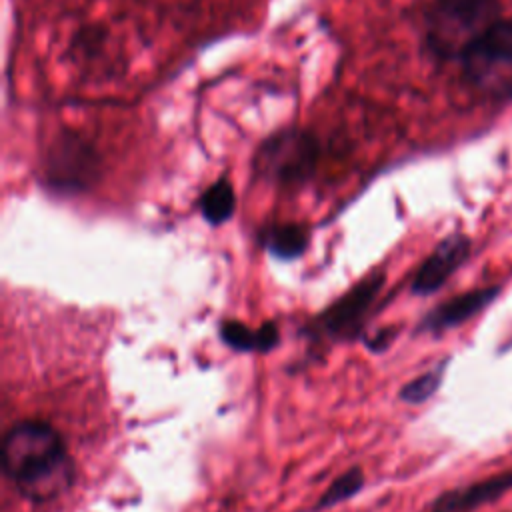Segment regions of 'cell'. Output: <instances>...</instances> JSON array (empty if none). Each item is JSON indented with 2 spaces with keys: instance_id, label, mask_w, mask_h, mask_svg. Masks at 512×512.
<instances>
[{
  "instance_id": "1",
  "label": "cell",
  "mask_w": 512,
  "mask_h": 512,
  "mask_svg": "<svg viewBox=\"0 0 512 512\" xmlns=\"http://www.w3.org/2000/svg\"><path fill=\"white\" fill-rule=\"evenodd\" d=\"M2 468L32 502L60 496L74 478V464L60 434L44 422H18L6 432Z\"/></svg>"
},
{
  "instance_id": "2",
  "label": "cell",
  "mask_w": 512,
  "mask_h": 512,
  "mask_svg": "<svg viewBox=\"0 0 512 512\" xmlns=\"http://www.w3.org/2000/svg\"><path fill=\"white\" fill-rule=\"evenodd\" d=\"M498 0H434L424 16V44L438 60L462 56L498 22Z\"/></svg>"
},
{
  "instance_id": "3",
  "label": "cell",
  "mask_w": 512,
  "mask_h": 512,
  "mask_svg": "<svg viewBox=\"0 0 512 512\" xmlns=\"http://www.w3.org/2000/svg\"><path fill=\"white\" fill-rule=\"evenodd\" d=\"M320 146L302 128H284L268 136L254 154V172L276 186L304 184L316 170Z\"/></svg>"
},
{
  "instance_id": "4",
  "label": "cell",
  "mask_w": 512,
  "mask_h": 512,
  "mask_svg": "<svg viewBox=\"0 0 512 512\" xmlns=\"http://www.w3.org/2000/svg\"><path fill=\"white\" fill-rule=\"evenodd\" d=\"M464 78L492 98H512V22L498 20L464 56Z\"/></svg>"
},
{
  "instance_id": "5",
  "label": "cell",
  "mask_w": 512,
  "mask_h": 512,
  "mask_svg": "<svg viewBox=\"0 0 512 512\" xmlns=\"http://www.w3.org/2000/svg\"><path fill=\"white\" fill-rule=\"evenodd\" d=\"M98 176V156L94 148L76 136H62L50 148L46 178L58 190H84Z\"/></svg>"
},
{
  "instance_id": "6",
  "label": "cell",
  "mask_w": 512,
  "mask_h": 512,
  "mask_svg": "<svg viewBox=\"0 0 512 512\" xmlns=\"http://www.w3.org/2000/svg\"><path fill=\"white\" fill-rule=\"evenodd\" d=\"M386 274L382 270L372 272L360 280L352 290H348L340 300H336L320 318V328L324 334L336 340H350L362 328V322L376 300Z\"/></svg>"
},
{
  "instance_id": "7",
  "label": "cell",
  "mask_w": 512,
  "mask_h": 512,
  "mask_svg": "<svg viewBox=\"0 0 512 512\" xmlns=\"http://www.w3.org/2000/svg\"><path fill=\"white\" fill-rule=\"evenodd\" d=\"M470 252L472 242L466 234L452 232L442 238L414 274L412 292L418 296H428L440 290L446 280L470 258Z\"/></svg>"
},
{
  "instance_id": "8",
  "label": "cell",
  "mask_w": 512,
  "mask_h": 512,
  "mask_svg": "<svg viewBox=\"0 0 512 512\" xmlns=\"http://www.w3.org/2000/svg\"><path fill=\"white\" fill-rule=\"evenodd\" d=\"M500 292H502V286L492 284V286H482V288H474L458 296H452L450 300L432 308L422 318L420 330L440 334L444 330L456 328L466 320L478 316L482 310H486L500 296Z\"/></svg>"
},
{
  "instance_id": "9",
  "label": "cell",
  "mask_w": 512,
  "mask_h": 512,
  "mask_svg": "<svg viewBox=\"0 0 512 512\" xmlns=\"http://www.w3.org/2000/svg\"><path fill=\"white\" fill-rule=\"evenodd\" d=\"M510 490H512V470L498 472L494 476L482 478L464 488H452L442 492L430 504V512H470L484 504L496 502Z\"/></svg>"
},
{
  "instance_id": "10",
  "label": "cell",
  "mask_w": 512,
  "mask_h": 512,
  "mask_svg": "<svg viewBox=\"0 0 512 512\" xmlns=\"http://www.w3.org/2000/svg\"><path fill=\"white\" fill-rule=\"evenodd\" d=\"M198 206L206 222H210L212 226L224 224L226 220H230L236 208V194L232 184L226 178L216 180L212 186L204 190Z\"/></svg>"
},
{
  "instance_id": "11",
  "label": "cell",
  "mask_w": 512,
  "mask_h": 512,
  "mask_svg": "<svg viewBox=\"0 0 512 512\" xmlns=\"http://www.w3.org/2000/svg\"><path fill=\"white\" fill-rule=\"evenodd\" d=\"M308 240H310L308 228L296 222L276 224L266 232L268 250L282 260H292L300 256L306 250Z\"/></svg>"
},
{
  "instance_id": "12",
  "label": "cell",
  "mask_w": 512,
  "mask_h": 512,
  "mask_svg": "<svg viewBox=\"0 0 512 512\" xmlns=\"http://www.w3.org/2000/svg\"><path fill=\"white\" fill-rule=\"evenodd\" d=\"M444 368H446V362H442L438 368L430 370V372H424L422 376L410 380L408 384H404L400 388V398L408 404H422L426 400H430L436 390L440 388L442 384V376H444Z\"/></svg>"
},
{
  "instance_id": "13",
  "label": "cell",
  "mask_w": 512,
  "mask_h": 512,
  "mask_svg": "<svg viewBox=\"0 0 512 512\" xmlns=\"http://www.w3.org/2000/svg\"><path fill=\"white\" fill-rule=\"evenodd\" d=\"M364 484V474L360 468H350L346 470L342 476H338L330 486L328 490L324 492V496L318 500V506L316 508H330L334 504H340L348 498H352L354 494L360 492Z\"/></svg>"
},
{
  "instance_id": "14",
  "label": "cell",
  "mask_w": 512,
  "mask_h": 512,
  "mask_svg": "<svg viewBox=\"0 0 512 512\" xmlns=\"http://www.w3.org/2000/svg\"><path fill=\"white\" fill-rule=\"evenodd\" d=\"M220 336L222 340L232 346L234 350H242V352H250V350H258V330L252 332L246 324L238 322V320H226L220 326Z\"/></svg>"
},
{
  "instance_id": "15",
  "label": "cell",
  "mask_w": 512,
  "mask_h": 512,
  "mask_svg": "<svg viewBox=\"0 0 512 512\" xmlns=\"http://www.w3.org/2000/svg\"><path fill=\"white\" fill-rule=\"evenodd\" d=\"M280 340L278 326L274 322H264L262 328H258V352L272 350Z\"/></svg>"
},
{
  "instance_id": "16",
  "label": "cell",
  "mask_w": 512,
  "mask_h": 512,
  "mask_svg": "<svg viewBox=\"0 0 512 512\" xmlns=\"http://www.w3.org/2000/svg\"><path fill=\"white\" fill-rule=\"evenodd\" d=\"M392 336H394V332H380V334L376 336V340H370L368 344H370V348L382 350L384 346H388L386 342H390V340H392Z\"/></svg>"
}]
</instances>
